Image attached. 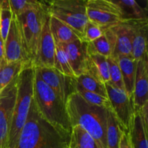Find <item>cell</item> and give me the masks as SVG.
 I'll return each mask as SVG.
<instances>
[{
  "instance_id": "7",
  "label": "cell",
  "mask_w": 148,
  "mask_h": 148,
  "mask_svg": "<svg viewBox=\"0 0 148 148\" xmlns=\"http://www.w3.org/2000/svg\"><path fill=\"white\" fill-rule=\"evenodd\" d=\"M86 14L88 20L99 25L103 31L123 21L120 7L109 0H87Z\"/></svg>"
},
{
  "instance_id": "32",
  "label": "cell",
  "mask_w": 148,
  "mask_h": 148,
  "mask_svg": "<svg viewBox=\"0 0 148 148\" xmlns=\"http://www.w3.org/2000/svg\"><path fill=\"white\" fill-rule=\"evenodd\" d=\"M103 30L99 25L88 20V23L86 24L85 29H84L83 34H82L81 40H82L87 43H90V42H92L96 39L99 38L103 35Z\"/></svg>"
},
{
  "instance_id": "25",
  "label": "cell",
  "mask_w": 148,
  "mask_h": 148,
  "mask_svg": "<svg viewBox=\"0 0 148 148\" xmlns=\"http://www.w3.org/2000/svg\"><path fill=\"white\" fill-rule=\"evenodd\" d=\"M121 127L111 109L108 111L106 139L108 148H119Z\"/></svg>"
},
{
  "instance_id": "16",
  "label": "cell",
  "mask_w": 148,
  "mask_h": 148,
  "mask_svg": "<svg viewBox=\"0 0 148 148\" xmlns=\"http://www.w3.org/2000/svg\"><path fill=\"white\" fill-rule=\"evenodd\" d=\"M147 26L148 20L133 22L132 56L137 62L147 56Z\"/></svg>"
},
{
  "instance_id": "29",
  "label": "cell",
  "mask_w": 148,
  "mask_h": 148,
  "mask_svg": "<svg viewBox=\"0 0 148 148\" xmlns=\"http://www.w3.org/2000/svg\"><path fill=\"white\" fill-rule=\"evenodd\" d=\"M53 68L66 76L75 78L66 53L64 51L62 48L58 44H56V53H55Z\"/></svg>"
},
{
  "instance_id": "10",
  "label": "cell",
  "mask_w": 148,
  "mask_h": 148,
  "mask_svg": "<svg viewBox=\"0 0 148 148\" xmlns=\"http://www.w3.org/2000/svg\"><path fill=\"white\" fill-rule=\"evenodd\" d=\"M133 22L123 20L104 30L111 46V57L117 59L121 56H132Z\"/></svg>"
},
{
  "instance_id": "5",
  "label": "cell",
  "mask_w": 148,
  "mask_h": 148,
  "mask_svg": "<svg viewBox=\"0 0 148 148\" xmlns=\"http://www.w3.org/2000/svg\"><path fill=\"white\" fill-rule=\"evenodd\" d=\"M48 1L39 8L15 16L18 21L25 49L30 64L34 66L43 25L49 17Z\"/></svg>"
},
{
  "instance_id": "12",
  "label": "cell",
  "mask_w": 148,
  "mask_h": 148,
  "mask_svg": "<svg viewBox=\"0 0 148 148\" xmlns=\"http://www.w3.org/2000/svg\"><path fill=\"white\" fill-rule=\"evenodd\" d=\"M4 43L6 63L23 62L31 65L26 53L18 21L14 14L8 34Z\"/></svg>"
},
{
  "instance_id": "21",
  "label": "cell",
  "mask_w": 148,
  "mask_h": 148,
  "mask_svg": "<svg viewBox=\"0 0 148 148\" xmlns=\"http://www.w3.org/2000/svg\"><path fill=\"white\" fill-rule=\"evenodd\" d=\"M114 1L121 9L123 20H147V10H145L137 1L134 0H117Z\"/></svg>"
},
{
  "instance_id": "35",
  "label": "cell",
  "mask_w": 148,
  "mask_h": 148,
  "mask_svg": "<svg viewBox=\"0 0 148 148\" xmlns=\"http://www.w3.org/2000/svg\"><path fill=\"white\" fill-rule=\"evenodd\" d=\"M6 64L5 52H4V43L0 35V66Z\"/></svg>"
},
{
  "instance_id": "34",
  "label": "cell",
  "mask_w": 148,
  "mask_h": 148,
  "mask_svg": "<svg viewBox=\"0 0 148 148\" xmlns=\"http://www.w3.org/2000/svg\"><path fill=\"white\" fill-rule=\"evenodd\" d=\"M147 111H148V103L145 104L143 107H142L141 109L140 110L137 112L140 113V116H141V118L143 119V123H144V125L145 126L146 128H147L148 127V119H147Z\"/></svg>"
},
{
  "instance_id": "24",
  "label": "cell",
  "mask_w": 148,
  "mask_h": 148,
  "mask_svg": "<svg viewBox=\"0 0 148 148\" xmlns=\"http://www.w3.org/2000/svg\"><path fill=\"white\" fill-rule=\"evenodd\" d=\"M75 79L77 83L86 90L108 98L105 84L90 74L84 73L75 78Z\"/></svg>"
},
{
  "instance_id": "23",
  "label": "cell",
  "mask_w": 148,
  "mask_h": 148,
  "mask_svg": "<svg viewBox=\"0 0 148 148\" xmlns=\"http://www.w3.org/2000/svg\"><path fill=\"white\" fill-rule=\"evenodd\" d=\"M31 65L23 62L6 63L0 66V91L4 89L25 67Z\"/></svg>"
},
{
  "instance_id": "30",
  "label": "cell",
  "mask_w": 148,
  "mask_h": 148,
  "mask_svg": "<svg viewBox=\"0 0 148 148\" xmlns=\"http://www.w3.org/2000/svg\"><path fill=\"white\" fill-rule=\"evenodd\" d=\"M12 12L14 16H19L25 12L39 8L44 5L45 1L36 0H9Z\"/></svg>"
},
{
  "instance_id": "1",
  "label": "cell",
  "mask_w": 148,
  "mask_h": 148,
  "mask_svg": "<svg viewBox=\"0 0 148 148\" xmlns=\"http://www.w3.org/2000/svg\"><path fill=\"white\" fill-rule=\"evenodd\" d=\"M66 108L71 127L79 126L100 148H108L106 132L109 109L88 103L77 92L68 98Z\"/></svg>"
},
{
  "instance_id": "9",
  "label": "cell",
  "mask_w": 148,
  "mask_h": 148,
  "mask_svg": "<svg viewBox=\"0 0 148 148\" xmlns=\"http://www.w3.org/2000/svg\"><path fill=\"white\" fill-rule=\"evenodd\" d=\"M111 111L114 114L120 127L129 132L134 110L132 99L127 95L124 90L119 89L110 82L105 84Z\"/></svg>"
},
{
  "instance_id": "18",
  "label": "cell",
  "mask_w": 148,
  "mask_h": 148,
  "mask_svg": "<svg viewBox=\"0 0 148 148\" xmlns=\"http://www.w3.org/2000/svg\"><path fill=\"white\" fill-rule=\"evenodd\" d=\"M49 28L56 44L69 43L80 39L66 25L49 15Z\"/></svg>"
},
{
  "instance_id": "2",
  "label": "cell",
  "mask_w": 148,
  "mask_h": 148,
  "mask_svg": "<svg viewBox=\"0 0 148 148\" xmlns=\"http://www.w3.org/2000/svg\"><path fill=\"white\" fill-rule=\"evenodd\" d=\"M69 138L40 116L33 100L14 148H69Z\"/></svg>"
},
{
  "instance_id": "6",
  "label": "cell",
  "mask_w": 148,
  "mask_h": 148,
  "mask_svg": "<svg viewBox=\"0 0 148 148\" xmlns=\"http://www.w3.org/2000/svg\"><path fill=\"white\" fill-rule=\"evenodd\" d=\"M87 0H53L48 1L50 16L56 17L70 27L80 39L88 23Z\"/></svg>"
},
{
  "instance_id": "31",
  "label": "cell",
  "mask_w": 148,
  "mask_h": 148,
  "mask_svg": "<svg viewBox=\"0 0 148 148\" xmlns=\"http://www.w3.org/2000/svg\"><path fill=\"white\" fill-rule=\"evenodd\" d=\"M108 62L109 64V82L116 88L124 90L122 76H121V69L119 66L118 61L116 59L109 57L108 58Z\"/></svg>"
},
{
  "instance_id": "27",
  "label": "cell",
  "mask_w": 148,
  "mask_h": 148,
  "mask_svg": "<svg viewBox=\"0 0 148 148\" xmlns=\"http://www.w3.org/2000/svg\"><path fill=\"white\" fill-rule=\"evenodd\" d=\"M87 50L89 55L98 54L106 58L111 56V46L104 33L99 38L87 43Z\"/></svg>"
},
{
  "instance_id": "14",
  "label": "cell",
  "mask_w": 148,
  "mask_h": 148,
  "mask_svg": "<svg viewBox=\"0 0 148 148\" xmlns=\"http://www.w3.org/2000/svg\"><path fill=\"white\" fill-rule=\"evenodd\" d=\"M132 103L135 112L140 111L145 104L148 103L147 56L137 61Z\"/></svg>"
},
{
  "instance_id": "15",
  "label": "cell",
  "mask_w": 148,
  "mask_h": 148,
  "mask_svg": "<svg viewBox=\"0 0 148 148\" xmlns=\"http://www.w3.org/2000/svg\"><path fill=\"white\" fill-rule=\"evenodd\" d=\"M55 53L56 43L49 28V16L42 30L34 67L53 68Z\"/></svg>"
},
{
  "instance_id": "26",
  "label": "cell",
  "mask_w": 148,
  "mask_h": 148,
  "mask_svg": "<svg viewBox=\"0 0 148 148\" xmlns=\"http://www.w3.org/2000/svg\"><path fill=\"white\" fill-rule=\"evenodd\" d=\"M12 17L9 0L0 1V35L4 42L8 34Z\"/></svg>"
},
{
  "instance_id": "28",
  "label": "cell",
  "mask_w": 148,
  "mask_h": 148,
  "mask_svg": "<svg viewBox=\"0 0 148 148\" xmlns=\"http://www.w3.org/2000/svg\"><path fill=\"white\" fill-rule=\"evenodd\" d=\"M76 92H77L82 97L85 102L90 105L111 109V105L108 98L86 90L77 83L76 85Z\"/></svg>"
},
{
  "instance_id": "22",
  "label": "cell",
  "mask_w": 148,
  "mask_h": 148,
  "mask_svg": "<svg viewBox=\"0 0 148 148\" xmlns=\"http://www.w3.org/2000/svg\"><path fill=\"white\" fill-rule=\"evenodd\" d=\"M69 148H100L96 142L79 126L72 127Z\"/></svg>"
},
{
  "instance_id": "8",
  "label": "cell",
  "mask_w": 148,
  "mask_h": 148,
  "mask_svg": "<svg viewBox=\"0 0 148 148\" xmlns=\"http://www.w3.org/2000/svg\"><path fill=\"white\" fill-rule=\"evenodd\" d=\"M18 76L19 74L0 91V148H8L9 133L17 97Z\"/></svg>"
},
{
  "instance_id": "3",
  "label": "cell",
  "mask_w": 148,
  "mask_h": 148,
  "mask_svg": "<svg viewBox=\"0 0 148 148\" xmlns=\"http://www.w3.org/2000/svg\"><path fill=\"white\" fill-rule=\"evenodd\" d=\"M33 101L42 117L61 132L70 136V125L66 104L40 79L35 68Z\"/></svg>"
},
{
  "instance_id": "11",
  "label": "cell",
  "mask_w": 148,
  "mask_h": 148,
  "mask_svg": "<svg viewBox=\"0 0 148 148\" xmlns=\"http://www.w3.org/2000/svg\"><path fill=\"white\" fill-rule=\"evenodd\" d=\"M40 79L66 104L68 98L76 92V79L66 76L55 68L35 67Z\"/></svg>"
},
{
  "instance_id": "19",
  "label": "cell",
  "mask_w": 148,
  "mask_h": 148,
  "mask_svg": "<svg viewBox=\"0 0 148 148\" xmlns=\"http://www.w3.org/2000/svg\"><path fill=\"white\" fill-rule=\"evenodd\" d=\"M88 69L85 73H88L103 84L109 82V64L108 58L98 54H91Z\"/></svg>"
},
{
  "instance_id": "17",
  "label": "cell",
  "mask_w": 148,
  "mask_h": 148,
  "mask_svg": "<svg viewBox=\"0 0 148 148\" xmlns=\"http://www.w3.org/2000/svg\"><path fill=\"white\" fill-rule=\"evenodd\" d=\"M116 59L121 69L124 90L132 99L137 62L132 56H121Z\"/></svg>"
},
{
  "instance_id": "4",
  "label": "cell",
  "mask_w": 148,
  "mask_h": 148,
  "mask_svg": "<svg viewBox=\"0 0 148 148\" xmlns=\"http://www.w3.org/2000/svg\"><path fill=\"white\" fill-rule=\"evenodd\" d=\"M35 67L27 66L20 72L17 82L15 105L8 139V148H14L20 132L27 120L33 98Z\"/></svg>"
},
{
  "instance_id": "33",
  "label": "cell",
  "mask_w": 148,
  "mask_h": 148,
  "mask_svg": "<svg viewBox=\"0 0 148 148\" xmlns=\"http://www.w3.org/2000/svg\"><path fill=\"white\" fill-rule=\"evenodd\" d=\"M119 148H134L131 141L130 133L121 130Z\"/></svg>"
},
{
  "instance_id": "20",
  "label": "cell",
  "mask_w": 148,
  "mask_h": 148,
  "mask_svg": "<svg viewBox=\"0 0 148 148\" xmlns=\"http://www.w3.org/2000/svg\"><path fill=\"white\" fill-rule=\"evenodd\" d=\"M131 141L134 148H148L147 128L144 125L140 113L134 111L130 127Z\"/></svg>"
},
{
  "instance_id": "13",
  "label": "cell",
  "mask_w": 148,
  "mask_h": 148,
  "mask_svg": "<svg viewBox=\"0 0 148 148\" xmlns=\"http://www.w3.org/2000/svg\"><path fill=\"white\" fill-rule=\"evenodd\" d=\"M66 53L75 78L85 73L88 69L90 56L87 50V43L81 39L69 43L58 44Z\"/></svg>"
}]
</instances>
